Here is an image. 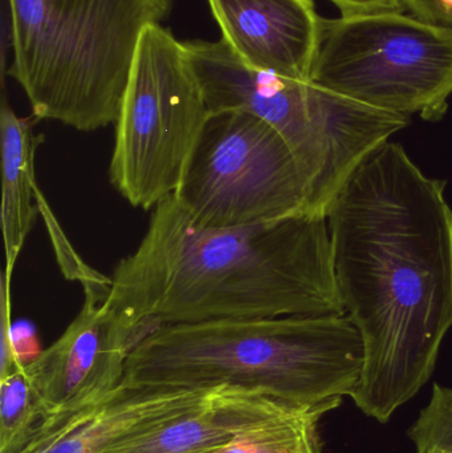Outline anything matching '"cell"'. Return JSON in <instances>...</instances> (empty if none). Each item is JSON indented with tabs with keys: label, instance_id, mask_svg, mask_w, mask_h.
<instances>
[{
	"label": "cell",
	"instance_id": "12",
	"mask_svg": "<svg viewBox=\"0 0 452 453\" xmlns=\"http://www.w3.org/2000/svg\"><path fill=\"white\" fill-rule=\"evenodd\" d=\"M212 388H148L121 385L37 436L20 453H105L124 439L198 403Z\"/></svg>",
	"mask_w": 452,
	"mask_h": 453
},
{
	"label": "cell",
	"instance_id": "6",
	"mask_svg": "<svg viewBox=\"0 0 452 453\" xmlns=\"http://www.w3.org/2000/svg\"><path fill=\"white\" fill-rule=\"evenodd\" d=\"M209 117L183 42L162 24L146 28L114 124L111 185L142 210L174 196Z\"/></svg>",
	"mask_w": 452,
	"mask_h": 453
},
{
	"label": "cell",
	"instance_id": "5",
	"mask_svg": "<svg viewBox=\"0 0 452 453\" xmlns=\"http://www.w3.org/2000/svg\"><path fill=\"white\" fill-rule=\"evenodd\" d=\"M185 47L210 113L246 111L284 138L307 182L312 214L326 217L364 159L410 122L315 82L249 68L223 39L188 40Z\"/></svg>",
	"mask_w": 452,
	"mask_h": 453
},
{
	"label": "cell",
	"instance_id": "4",
	"mask_svg": "<svg viewBox=\"0 0 452 453\" xmlns=\"http://www.w3.org/2000/svg\"><path fill=\"white\" fill-rule=\"evenodd\" d=\"M8 74L32 116L79 132L114 125L146 28L174 0H7Z\"/></svg>",
	"mask_w": 452,
	"mask_h": 453
},
{
	"label": "cell",
	"instance_id": "10",
	"mask_svg": "<svg viewBox=\"0 0 452 453\" xmlns=\"http://www.w3.org/2000/svg\"><path fill=\"white\" fill-rule=\"evenodd\" d=\"M222 39L249 68L310 81L324 21L312 0H207Z\"/></svg>",
	"mask_w": 452,
	"mask_h": 453
},
{
	"label": "cell",
	"instance_id": "13",
	"mask_svg": "<svg viewBox=\"0 0 452 453\" xmlns=\"http://www.w3.org/2000/svg\"><path fill=\"white\" fill-rule=\"evenodd\" d=\"M34 117H19L5 96L0 106L2 140V229L4 273L12 279L16 261L34 226L42 201L34 177V157L44 135L34 134Z\"/></svg>",
	"mask_w": 452,
	"mask_h": 453
},
{
	"label": "cell",
	"instance_id": "2",
	"mask_svg": "<svg viewBox=\"0 0 452 453\" xmlns=\"http://www.w3.org/2000/svg\"><path fill=\"white\" fill-rule=\"evenodd\" d=\"M103 305L138 341L164 325L345 314L328 217L300 214L212 228L172 196L117 264Z\"/></svg>",
	"mask_w": 452,
	"mask_h": 453
},
{
	"label": "cell",
	"instance_id": "9",
	"mask_svg": "<svg viewBox=\"0 0 452 453\" xmlns=\"http://www.w3.org/2000/svg\"><path fill=\"white\" fill-rule=\"evenodd\" d=\"M108 285L82 284L85 300L76 319L56 342L24 365L50 414L47 430L103 401L122 385L137 338L103 305Z\"/></svg>",
	"mask_w": 452,
	"mask_h": 453
},
{
	"label": "cell",
	"instance_id": "14",
	"mask_svg": "<svg viewBox=\"0 0 452 453\" xmlns=\"http://www.w3.org/2000/svg\"><path fill=\"white\" fill-rule=\"evenodd\" d=\"M341 403L334 401L318 407H296L210 453H323L321 419Z\"/></svg>",
	"mask_w": 452,
	"mask_h": 453
},
{
	"label": "cell",
	"instance_id": "18",
	"mask_svg": "<svg viewBox=\"0 0 452 453\" xmlns=\"http://www.w3.org/2000/svg\"><path fill=\"white\" fill-rule=\"evenodd\" d=\"M411 15L452 29V0H403Z\"/></svg>",
	"mask_w": 452,
	"mask_h": 453
},
{
	"label": "cell",
	"instance_id": "8",
	"mask_svg": "<svg viewBox=\"0 0 452 453\" xmlns=\"http://www.w3.org/2000/svg\"><path fill=\"white\" fill-rule=\"evenodd\" d=\"M172 198L212 228L312 214L291 149L271 125L246 111L210 113Z\"/></svg>",
	"mask_w": 452,
	"mask_h": 453
},
{
	"label": "cell",
	"instance_id": "16",
	"mask_svg": "<svg viewBox=\"0 0 452 453\" xmlns=\"http://www.w3.org/2000/svg\"><path fill=\"white\" fill-rule=\"evenodd\" d=\"M408 436L416 453H452V388L434 383L429 403Z\"/></svg>",
	"mask_w": 452,
	"mask_h": 453
},
{
	"label": "cell",
	"instance_id": "17",
	"mask_svg": "<svg viewBox=\"0 0 452 453\" xmlns=\"http://www.w3.org/2000/svg\"><path fill=\"white\" fill-rule=\"evenodd\" d=\"M24 365L16 353L11 330V279L3 272L0 281V378L19 372Z\"/></svg>",
	"mask_w": 452,
	"mask_h": 453
},
{
	"label": "cell",
	"instance_id": "3",
	"mask_svg": "<svg viewBox=\"0 0 452 453\" xmlns=\"http://www.w3.org/2000/svg\"><path fill=\"white\" fill-rule=\"evenodd\" d=\"M364 343L347 314L164 325L130 351L127 388H230L300 407L352 396Z\"/></svg>",
	"mask_w": 452,
	"mask_h": 453
},
{
	"label": "cell",
	"instance_id": "7",
	"mask_svg": "<svg viewBox=\"0 0 452 453\" xmlns=\"http://www.w3.org/2000/svg\"><path fill=\"white\" fill-rule=\"evenodd\" d=\"M310 81L387 113L438 121L452 96V29L398 11L326 19Z\"/></svg>",
	"mask_w": 452,
	"mask_h": 453
},
{
	"label": "cell",
	"instance_id": "1",
	"mask_svg": "<svg viewBox=\"0 0 452 453\" xmlns=\"http://www.w3.org/2000/svg\"><path fill=\"white\" fill-rule=\"evenodd\" d=\"M446 182L387 141L329 206L337 292L360 333L364 369L350 396L379 423L425 388L452 327V210Z\"/></svg>",
	"mask_w": 452,
	"mask_h": 453
},
{
	"label": "cell",
	"instance_id": "19",
	"mask_svg": "<svg viewBox=\"0 0 452 453\" xmlns=\"http://www.w3.org/2000/svg\"><path fill=\"white\" fill-rule=\"evenodd\" d=\"M341 16L366 15L379 12H403V0H331Z\"/></svg>",
	"mask_w": 452,
	"mask_h": 453
},
{
	"label": "cell",
	"instance_id": "11",
	"mask_svg": "<svg viewBox=\"0 0 452 453\" xmlns=\"http://www.w3.org/2000/svg\"><path fill=\"white\" fill-rule=\"evenodd\" d=\"M295 404L238 388H212L198 403L138 431L105 453H210Z\"/></svg>",
	"mask_w": 452,
	"mask_h": 453
},
{
	"label": "cell",
	"instance_id": "15",
	"mask_svg": "<svg viewBox=\"0 0 452 453\" xmlns=\"http://www.w3.org/2000/svg\"><path fill=\"white\" fill-rule=\"evenodd\" d=\"M50 423V414L24 366L0 378V453H20Z\"/></svg>",
	"mask_w": 452,
	"mask_h": 453
}]
</instances>
